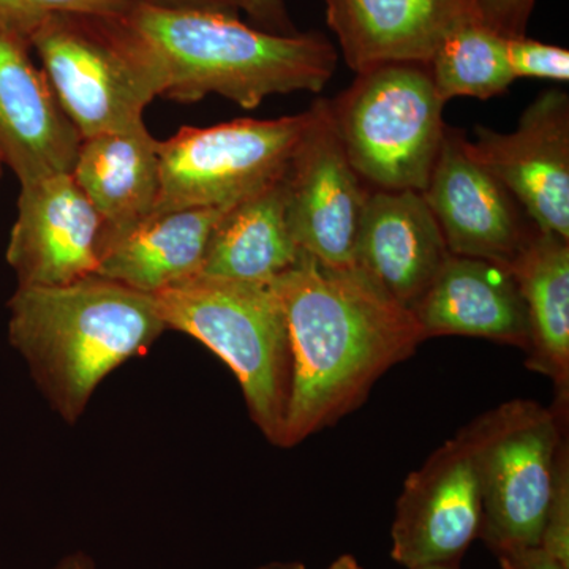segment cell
Instances as JSON below:
<instances>
[{
	"label": "cell",
	"mask_w": 569,
	"mask_h": 569,
	"mask_svg": "<svg viewBox=\"0 0 569 569\" xmlns=\"http://www.w3.org/2000/svg\"><path fill=\"white\" fill-rule=\"evenodd\" d=\"M310 110L279 119L183 127L159 142L160 192L152 216L238 203L282 178Z\"/></svg>",
	"instance_id": "ba28073f"
},
{
	"label": "cell",
	"mask_w": 569,
	"mask_h": 569,
	"mask_svg": "<svg viewBox=\"0 0 569 569\" xmlns=\"http://www.w3.org/2000/svg\"><path fill=\"white\" fill-rule=\"evenodd\" d=\"M138 2L164 7V9L220 11V13L236 14V17L239 11L234 0H138Z\"/></svg>",
	"instance_id": "f1b7e54d"
},
{
	"label": "cell",
	"mask_w": 569,
	"mask_h": 569,
	"mask_svg": "<svg viewBox=\"0 0 569 569\" xmlns=\"http://www.w3.org/2000/svg\"><path fill=\"white\" fill-rule=\"evenodd\" d=\"M529 318L527 366L548 377L557 399L569 397V239L531 228L509 264Z\"/></svg>",
	"instance_id": "d6986e66"
},
{
	"label": "cell",
	"mask_w": 569,
	"mask_h": 569,
	"mask_svg": "<svg viewBox=\"0 0 569 569\" xmlns=\"http://www.w3.org/2000/svg\"><path fill=\"white\" fill-rule=\"evenodd\" d=\"M159 142L144 121L81 142L71 178L102 219L103 257L152 217L160 192Z\"/></svg>",
	"instance_id": "ac0fdd59"
},
{
	"label": "cell",
	"mask_w": 569,
	"mask_h": 569,
	"mask_svg": "<svg viewBox=\"0 0 569 569\" xmlns=\"http://www.w3.org/2000/svg\"><path fill=\"white\" fill-rule=\"evenodd\" d=\"M282 178L224 212L209 242L200 274L271 282L296 263L302 250L288 224Z\"/></svg>",
	"instance_id": "44dd1931"
},
{
	"label": "cell",
	"mask_w": 569,
	"mask_h": 569,
	"mask_svg": "<svg viewBox=\"0 0 569 569\" xmlns=\"http://www.w3.org/2000/svg\"><path fill=\"white\" fill-rule=\"evenodd\" d=\"M328 569H365L361 567L358 560L355 559L350 553H343L339 559L332 561Z\"/></svg>",
	"instance_id": "4dcf8cb0"
},
{
	"label": "cell",
	"mask_w": 569,
	"mask_h": 569,
	"mask_svg": "<svg viewBox=\"0 0 569 569\" xmlns=\"http://www.w3.org/2000/svg\"><path fill=\"white\" fill-rule=\"evenodd\" d=\"M411 312L426 339L481 337L523 351L529 348L526 302L508 266L449 254Z\"/></svg>",
	"instance_id": "2e32d148"
},
{
	"label": "cell",
	"mask_w": 569,
	"mask_h": 569,
	"mask_svg": "<svg viewBox=\"0 0 569 569\" xmlns=\"http://www.w3.org/2000/svg\"><path fill=\"white\" fill-rule=\"evenodd\" d=\"M427 66L443 104L456 97L489 100L508 91L516 81L509 69L507 37L477 17L458 22L440 41Z\"/></svg>",
	"instance_id": "7402d4cb"
},
{
	"label": "cell",
	"mask_w": 569,
	"mask_h": 569,
	"mask_svg": "<svg viewBox=\"0 0 569 569\" xmlns=\"http://www.w3.org/2000/svg\"><path fill=\"white\" fill-rule=\"evenodd\" d=\"M51 569H96V563L84 552H74L63 557Z\"/></svg>",
	"instance_id": "f546056e"
},
{
	"label": "cell",
	"mask_w": 569,
	"mask_h": 569,
	"mask_svg": "<svg viewBox=\"0 0 569 569\" xmlns=\"http://www.w3.org/2000/svg\"><path fill=\"white\" fill-rule=\"evenodd\" d=\"M153 296L167 328L200 340L233 370L250 418L272 445L282 447L291 351L272 283L198 274Z\"/></svg>",
	"instance_id": "277c9868"
},
{
	"label": "cell",
	"mask_w": 569,
	"mask_h": 569,
	"mask_svg": "<svg viewBox=\"0 0 569 569\" xmlns=\"http://www.w3.org/2000/svg\"><path fill=\"white\" fill-rule=\"evenodd\" d=\"M9 309L11 346L70 425L104 377L146 353L167 329L156 296L99 274L62 287H18Z\"/></svg>",
	"instance_id": "3957f363"
},
{
	"label": "cell",
	"mask_w": 569,
	"mask_h": 569,
	"mask_svg": "<svg viewBox=\"0 0 569 569\" xmlns=\"http://www.w3.org/2000/svg\"><path fill=\"white\" fill-rule=\"evenodd\" d=\"M29 43L82 140L137 126L146 107L163 97L162 71L122 17L52 14Z\"/></svg>",
	"instance_id": "8992f818"
},
{
	"label": "cell",
	"mask_w": 569,
	"mask_h": 569,
	"mask_svg": "<svg viewBox=\"0 0 569 569\" xmlns=\"http://www.w3.org/2000/svg\"><path fill=\"white\" fill-rule=\"evenodd\" d=\"M326 20L347 66L361 73L392 62L429 63L471 0H325Z\"/></svg>",
	"instance_id": "e0dca14e"
},
{
	"label": "cell",
	"mask_w": 569,
	"mask_h": 569,
	"mask_svg": "<svg viewBox=\"0 0 569 569\" xmlns=\"http://www.w3.org/2000/svg\"><path fill=\"white\" fill-rule=\"evenodd\" d=\"M231 206L152 216L104 254L97 274L149 295L200 274L213 231Z\"/></svg>",
	"instance_id": "ffe728a7"
},
{
	"label": "cell",
	"mask_w": 569,
	"mask_h": 569,
	"mask_svg": "<svg viewBox=\"0 0 569 569\" xmlns=\"http://www.w3.org/2000/svg\"><path fill=\"white\" fill-rule=\"evenodd\" d=\"M509 69L519 78L567 82L569 51L557 44L542 43L527 36L507 39Z\"/></svg>",
	"instance_id": "cb8c5ba5"
},
{
	"label": "cell",
	"mask_w": 569,
	"mask_h": 569,
	"mask_svg": "<svg viewBox=\"0 0 569 569\" xmlns=\"http://www.w3.org/2000/svg\"><path fill=\"white\" fill-rule=\"evenodd\" d=\"M3 159H2V156H0V178H2V171H3Z\"/></svg>",
	"instance_id": "836d02e7"
},
{
	"label": "cell",
	"mask_w": 569,
	"mask_h": 569,
	"mask_svg": "<svg viewBox=\"0 0 569 569\" xmlns=\"http://www.w3.org/2000/svg\"><path fill=\"white\" fill-rule=\"evenodd\" d=\"M537 0H471L475 17L490 29L507 37L526 36Z\"/></svg>",
	"instance_id": "484cf974"
},
{
	"label": "cell",
	"mask_w": 569,
	"mask_h": 569,
	"mask_svg": "<svg viewBox=\"0 0 569 569\" xmlns=\"http://www.w3.org/2000/svg\"><path fill=\"white\" fill-rule=\"evenodd\" d=\"M122 21L162 71L163 97L178 102L217 93L253 110L276 93L321 92L337 69L335 44L318 32L277 36L236 14L142 2Z\"/></svg>",
	"instance_id": "7a4b0ae2"
},
{
	"label": "cell",
	"mask_w": 569,
	"mask_h": 569,
	"mask_svg": "<svg viewBox=\"0 0 569 569\" xmlns=\"http://www.w3.org/2000/svg\"><path fill=\"white\" fill-rule=\"evenodd\" d=\"M415 569H460V563L426 565V567H419Z\"/></svg>",
	"instance_id": "d6a6232c"
},
{
	"label": "cell",
	"mask_w": 569,
	"mask_h": 569,
	"mask_svg": "<svg viewBox=\"0 0 569 569\" xmlns=\"http://www.w3.org/2000/svg\"><path fill=\"white\" fill-rule=\"evenodd\" d=\"M328 102L343 151L370 190L425 192L447 130L427 63L361 71Z\"/></svg>",
	"instance_id": "5b68a950"
},
{
	"label": "cell",
	"mask_w": 569,
	"mask_h": 569,
	"mask_svg": "<svg viewBox=\"0 0 569 569\" xmlns=\"http://www.w3.org/2000/svg\"><path fill=\"white\" fill-rule=\"evenodd\" d=\"M466 134L447 126L422 197L440 224L449 253L508 266L531 228L503 183L477 162Z\"/></svg>",
	"instance_id": "4fadbf2b"
},
{
	"label": "cell",
	"mask_w": 569,
	"mask_h": 569,
	"mask_svg": "<svg viewBox=\"0 0 569 569\" xmlns=\"http://www.w3.org/2000/svg\"><path fill=\"white\" fill-rule=\"evenodd\" d=\"M449 254L421 192L370 190L356 234L355 266L397 302L411 310Z\"/></svg>",
	"instance_id": "9a60e30c"
},
{
	"label": "cell",
	"mask_w": 569,
	"mask_h": 569,
	"mask_svg": "<svg viewBox=\"0 0 569 569\" xmlns=\"http://www.w3.org/2000/svg\"><path fill=\"white\" fill-rule=\"evenodd\" d=\"M568 402L515 399L467 426L481 479L479 538L492 552L541 545Z\"/></svg>",
	"instance_id": "52a82bcc"
},
{
	"label": "cell",
	"mask_w": 569,
	"mask_h": 569,
	"mask_svg": "<svg viewBox=\"0 0 569 569\" xmlns=\"http://www.w3.org/2000/svg\"><path fill=\"white\" fill-rule=\"evenodd\" d=\"M271 283L290 340L282 448H291L361 407L427 339L413 312L356 266L332 268L301 252Z\"/></svg>",
	"instance_id": "6da1fadb"
},
{
	"label": "cell",
	"mask_w": 569,
	"mask_h": 569,
	"mask_svg": "<svg viewBox=\"0 0 569 569\" xmlns=\"http://www.w3.org/2000/svg\"><path fill=\"white\" fill-rule=\"evenodd\" d=\"M257 569H306L301 561H271Z\"/></svg>",
	"instance_id": "1f68e13d"
},
{
	"label": "cell",
	"mask_w": 569,
	"mask_h": 569,
	"mask_svg": "<svg viewBox=\"0 0 569 569\" xmlns=\"http://www.w3.org/2000/svg\"><path fill=\"white\" fill-rule=\"evenodd\" d=\"M539 546L569 568V448L567 437L561 440L559 451H557L552 492H550L545 529H542L541 545Z\"/></svg>",
	"instance_id": "d4e9b609"
},
{
	"label": "cell",
	"mask_w": 569,
	"mask_h": 569,
	"mask_svg": "<svg viewBox=\"0 0 569 569\" xmlns=\"http://www.w3.org/2000/svg\"><path fill=\"white\" fill-rule=\"evenodd\" d=\"M467 152L515 197L535 227L569 239V96L542 92L512 133L477 127Z\"/></svg>",
	"instance_id": "8fae6325"
},
{
	"label": "cell",
	"mask_w": 569,
	"mask_h": 569,
	"mask_svg": "<svg viewBox=\"0 0 569 569\" xmlns=\"http://www.w3.org/2000/svg\"><path fill=\"white\" fill-rule=\"evenodd\" d=\"M239 10H244L254 28L277 36H293V22L288 17L283 0H234Z\"/></svg>",
	"instance_id": "4316f807"
},
{
	"label": "cell",
	"mask_w": 569,
	"mask_h": 569,
	"mask_svg": "<svg viewBox=\"0 0 569 569\" xmlns=\"http://www.w3.org/2000/svg\"><path fill=\"white\" fill-rule=\"evenodd\" d=\"M493 553L500 569H569L541 546H516Z\"/></svg>",
	"instance_id": "83f0119b"
},
{
	"label": "cell",
	"mask_w": 569,
	"mask_h": 569,
	"mask_svg": "<svg viewBox=\"0 0 569 569\" xmlns=\"http://www.w3.org/2000/svg\"><path fill=\"white\" fill-rule=\"evenodd\" d=\"M29 50L0 24V156L20 183L71 174L82 142Z\"/></svg>",
	"instance_id": "5bb4252c"
},
{
	"label": "cell",
	"mask_w": 569,
	"mask_h": 569,
	"mask_svg": "<svg viewBox=\"0 0 569 569\" xmlns=\"http://www.w3.org/2000/svg\"><path fill=\"white\" fill-rule=\"evenodd\" d=\"M137 2L138 0H0V24L29 41L41 22L52 14L121 18Z\"/></svg>",
	"instance_id": "603a6c76"
},
{
	"label": "cell",
	"mask_w": 569,
	"mask_h": 569,
	"mask_svg": "<svg viewBox=\"0 0 569 569\" xmlns=\"http://www.w3.org/2000/svg\"><path fill=\"white\" fill-rule=\"evenodd\" d=\"M481 479L467 426L403 482L391 557L407 569L460 563L481 529Z\"/></svg>",
	"instance_id": "30bf717a"
},
{
	"label": "cell",
	"mask_w": 569,
	"mask_h": 569,
	"mask_svg": "<svg viewBox=\"0 0 569 569\" xmlns=\"http://www.w3.org/2000/svg\"><path fill=\"white\" fill-rule=\"evenodd\" d=\"M283 171L287 219L296 244L332 268H355V244L370 189L351 167L329 102L317 100Z\"/></svg>",
	"instance_id": "9c48e42d"
},
{
	"label": "cell",
	"mask_w": 569,
	"mask_h": 569,
	"mask_svg": "<svg viewBox=\"0 0 569 569\" xmlns=\"http://www.w3.org/2000/svg\"><path fill=\"white\" fill-rule=\"evenodd\" d=\"M103 223L71 174L21 183L7 261L18 287H62L97 274Z\"/></svg>",
	"instance_id": "7c38bea8"
}]
</instances>
